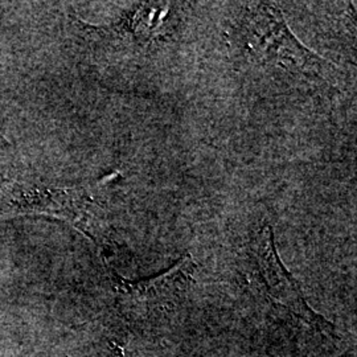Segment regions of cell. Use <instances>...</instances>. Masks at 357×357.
<instances>
[{"instance_id":"7a4b0ae2","label":"cell","mask_w":357,"mask_h":357,"mask_svg":"<svg viewBox=\"0 0 357 357\" xmlns=\"http://www.w3.org/2000/svg\"><path fill=\"white\" fill-rule=\"evenodd\" d=\"M90 206L89 195L75 188H51L11 181L0 193V216L48 215L63 218L91 240L98 241V228Z\"/></svg>"},{"instance_id":"277c9868","label":"cell","mask_w":357,"mask_h":357,"mask_svg":"<svg viewBox=\"0 0 357 357\" xmlns=\"http://www.w3.org/2000/svg\"><path fill=\"white\" fill-rule=\"evenodd\" d=\"M255 262L258 268L257 277L271 302L284 307L296 318L306 321L308 326L326 336H336L333 324L307 305L299 284L282 264L273 230L268 225L264 227L258 234Z\"/></svg>"},{"instance_id":"3957f363","label":"cell","mask_w":357,"mask_h":357,"mask_svg":"<svg viewBox=\"0 0 357 357\" xmlns=\"http://www.w3.org/2000/svg\"><path fill=\"white\" fill-rule=\"evenodd\" d=\"M196 264L184 255L165 273L141 281H128L113 274V286L121 311L130 319L151 320L178 306L191 287Z\"/></svg>"},{"instance_id":"5b68a950","label":"cell","mask_w":357,"mask_h":357,"mask_svg":"<svg viewBox=\"0 0 357 357\" xmlns=\"http://www.w3.org/2000/svg\"><path fill=\"white\" fill-rule=\"evenodd\" d=\"M174 4L171 3H141L132 7L113 26L115 35L125 43L150 45L160 38L172 26Z\"/></svg>"},{"instance_id":"6da1fadb","label":"cell","mask_w":357,"mask_h":357,"mask_svg":"<svg viewBox=\"0 0 357 357\" xmlns=\"http://www.w3.org/2000/svg\"><path fill=\"white\" fill-rule=\"evenodd\" d=\"M233 40L252 64L320 78L331 76L337 69L307 50L286 24L281 10L271 3L248 4L234 28Z\"/></svg>"}]
</instances>
